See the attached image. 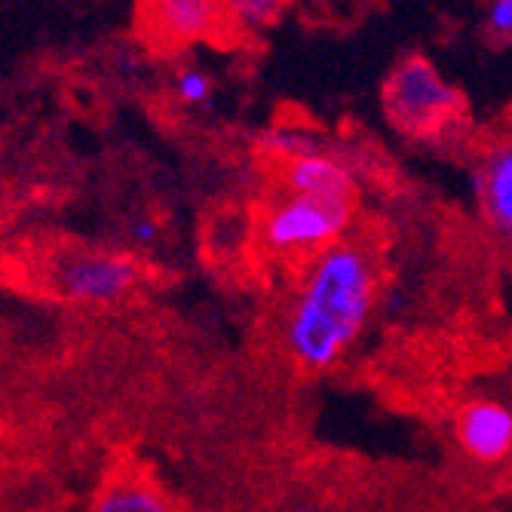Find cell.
I'll list each match as a JSON object with an SVG mask.
<instances>
[{
	"label": "cell",
	"mask_w": 512,
	"mask_h": 512,
	"mask_svg": "<svg viewBox=\"0 0 512 512\" xmlns=\"http://www.w3.org/2000/svg\"><path fill=\"white\" fill-rule=\"evenodd\" d=\"M381 252L350 234L298 267L279 316V344L304 375H325L356 347L381 295Z\"/></svg>",
	"instance_id": "obj_1"
},
{
	"label": "cell",
	"mask_w": 512,
	"mask_h": 512,
	"mask_svg": "<svg viewBox=\"0 0 512 512\" xmlns=\"http://www.w3.org/2000/svg\"><path fill=\"white\" fill-rule=\"evenodd\" d=\"M255 221L258 249L279 264L304 267L310 258L335 246L353 230L356 200H335L316 194H295L270 184Z\"/></svg>",
	"instance_id": "obj_2"
},
{
	"label": "cell",
	"mask_w": 512,
	"mask_h": 512,
	"mask_svg": "<svg viewBox=\"0 0 512 512\" xmlns=\"http://www.w3.org/2000/svg\"><path fill=\"white\" fill-rule=\"evenodd\" d=\"M384 114L414 142H442L467 120V99L427 56H405L384 83Z\"/></svg>",
	"instance_id": "obj_3"
},
{
	"label": "cell",
	"mask_w": 512,
	"mask_h": 512,
	"mask_svg": "<svg viewBox=\"0 0 512 512\" xmlns=\"http://www.w3.org/2000/svg\"><path fill=\"white\" fill-rule=\"evenodd\" d=\"M135 25L154 53H181L194 43L221 50L243 43V31L227 16L221 0H138Z\"/></svg>",
	"instance_id": "obj_4"
},
{
	"label": "cell",
	"mask_w": 512,
	"mask_h": 512,
	"mask_svg": "<svg viewBox=\"0 0 512 512\" xmlns=\"http://www.w3.org/2000/svg\"><path fill=\"white\" fill-rule=\"evenodd\" d=\"M138 283H142V264L126 252L65 249L46 264L50 295L83 307L120 304L138 289Z\"/></svg>",
	"instance_id": "obj_5"
},
{
	"label": "cell",
	"mask_w": 512,
	"mask_h": 512,
	"mask_svg": "<svg viewBox=\"0 0 512 512\" xmlns=\"http://www.w3.org/2000/svg\"><path fill=\"white\" fill-rule=\"evenodd\" d=\"M454 442L473 463L497 467L512 457V405L503 399H470L454 414Z\"/></svg>",
	"instance_id": "obj_6"
},
{
	"label": "cell",
	"mask_w": 512,
	"mask_h": 512,
	"mask_svg": "<svg viewBox=\"0 0 512 512\" xmlns=\"http://www.w3.org/2000/svg\"><path fill=\"white\" fill-rule=\"evenodd\" d=\"M264 178L276 184V188H286L295 194H316V197L359 203V188H356L353 172L329 151L295 157V160H264Z\"/></svg>",
	"instance_id": "obj_7"
},
{
	"label": "cell",
	"mask_w": 512,
	"mask_h": 512,
	"mask_svg": "<svg viewBox=\"0 0 512 512\" xmlns=\"http://www.w3.org/2000/svg\"><path fill=\"white\" fill-rule=\"evenodd\" d=\"M473 181L491 234L512 252V142L485 151Z\"/></svg>",
	"instance_id": "obj_8"
},
{
	"label": "cell",
	"mask_w": 512,
	"mask_h": 512,
	"mask_svg": "<svg viewBox=\"0 0 512 512\" xmlns=\"http://www.w3.org/2000/svg\"><path fill=\"white\" fill-rule=\"evenodd\" d=\"M89 512H181V506L154 479L142 473H117L99 488Z\"/></svg>",
	"instance_id": "obj_9"
},
{
	"label": "cell",
	"mask_w": 512,
	"mask_h": 512,
	"mask_svg": "<svg viewBox=\"0 0 512 512\" xmlns=\"http://www.w3.org/2000/svg\"><path fill=\"white\" fill-rule=\"evenodd\" d=\"M227 16L234 19V25L243 31H264L270 28L279 16H283L289 0H221Z\"/></svg>",
	"instance_id": "obj_10"
},
{
	"label": "cell",
	"mask_w": 512,
	"mask_h": 512,
	"mask_svg": "<svg viewBox=\"0 0 512 512\" xmlns=\"http://www.w3.org/2000/svg\"><path fill=\"white\" fill-rule=\"evenodd\" d=\"M485 34L494 43H509L512 40V0H488Z\"/></svg>",
	"instance_id": "obj_11"
},
{
	"label": "cell",
	"mask_w": 512,
	"mask_h": 512,
	"mask_svg": "<svg viewBox=\"0 0 512 512\" xmlns=\"http://www.w3.org/2000/svg\"><path fill=\"white\" fill-rule=\"evenodd\" d=\"M175 92H178V99L181 102H188V105H203L209 96H212V80L197 71V68H188V71H181L178 83H175Z\"/></svg>",
	"instance_id": "obj_12"
},
{
	"label": "cell",
	"mask_w": 512,
	"mask_h": 512,
	"mask_svg": "<svg viewBox=\"0 0 512 512\" xmlns=\"http://www.w3.org/2000/svg\"><path fill=\"white\" fill-rule=\"evenodd\" d=\"M129 234H132V240H135L138 246H151V243H157V237H160V227H157L151 218H135L132 227H129Z\"/></svg>",
	"instance_id": "obj_13"
},
{
	"label": "cell",
	"mask_w": 512,
	"mask_h": 512,
	"mask_svg": "<svg viewBox=\"0 0 512 512\" xmlns=\"http://www.w3.org/2000/svg\"><path fill=\"white\" fill-rule=\"evenodd\" d=\"M289 512H325V509L316 506V503H298V506H292Z\"/></svg>",
	"instance_id": "obj_14"
}]
</instances>
